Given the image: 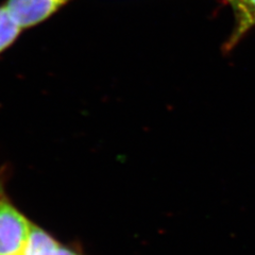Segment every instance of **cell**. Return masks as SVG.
Returning a JSON list of instances; mask_svg holds the SVG:
<instances>
[{
	"instance_id": "1",
	"label": "cell",
	"mask_w": 255,
	"mask_h": 255,
	"mask_svg": "<svg viewBox=\"0 0 255 255\" xmlns=\"http://www.w3.org/2000/svg\"><path fill=\"white\" fill-rule=\"evenodd\" d=\"M33 223L0 194V255H21Z\"/></svg>"
},
{
	"instance_id": "3",
	"label": "cell",
	"mask_w": 255,
	"mask_h": 255,
	"mask_svg": "<svg viewBox=\"0 0 255 255\" xmlns=\"http://www.w3.org/2000/svg\"><path fill=\"white\" fill-rule=\"evenodd\" d=\"M234 13V27L222 50L230 52L255 27V0H223Z\"/></svg>"
},
{
	"instance_id": "4",
	"label": "cell",
	"mask_w": 255,
	"mask_h": 255,
	"mask_svg": "<svg viewBox=\"0 0 255 255\" xmlns=\"http://www.w3.org/2000/svg\"><path fill=\"white\" fill-rule=\"evenodd\" d=\"M21 255H81L61 245L41 228L32 225L28 241Z\"/></svg>"
},
{
	"instance_id": "5",
	"label": "cell",
	"mask_w": 255,
	"mask_h": 255,
	"mask_svg": "<svg viewBox=\"0 0 255 255\" xmlns=\"http://www.w3.org/2000/svg\"><path fill=\"white\" fill-rule=\"evenodd\" d=\"M21 30L7 11L5 4L0 5V52L5 50L15 42Z\"/></svg>"
},
{
	"instance_id": "2",
	"label": "cell",
	"mask_w": 255,
	"mask_h": 255,
	"mask_svg": "<svg viewBox=\"0 0 255 255\" xmlns=\"http://www.w3.org/2000/svg\"><path fill=\"white\" fill-rule=\"evenodd\" d=\"M71 0H7L4 3L21 29L38 25Z\"/></svg>"
}]
</instances>
